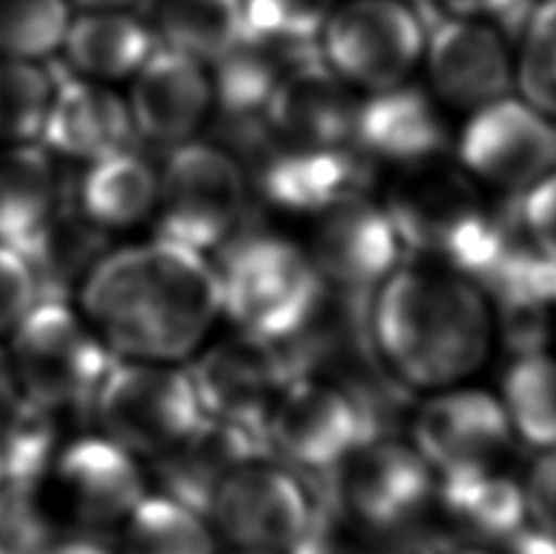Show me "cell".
Instances as JSON below:
<instances>
[{"label": "cell", "mask_w": 556, "mask_h": 554, "mask_svg": "<svg viewBox=\"0 0 556 554\" xmlns=\"http://www.w3.org/2000/svg\"><path fill=\"white\" fill-rule=\"evenodd\" d=\"M123 554H217V532L203 513L164 493H147L121 528Z\"/></svg>", "instance_id": "f546056e"}, {"label": "cell", "mask_w": 556, "mask_h": 554, "mask_svg": "<svg viewBox=\"0 0 556 554\" xmlns=\"http://www.w3.org/2000/svg\"><path fill=\"white\" fill-rule=\"evenodd\" d=\"M359 101L323 54L305 59L283 76L266 105L276 140L311 147L354 144V117Z\"/></svg>", "instance_id": "44dd1931"}, {"label": "cell", "mask_w": 556, "mask_h": 554, "mask_svg": "<svg viewBox=\"0 0 556 554\" xmlns=\"http://www.w3.org/2000/svg\"><path fill=\"white\" fill-rule=\"evenodd\" d=\"M315 513L301 477L271 454L232 471L207 508L217 538L240 552L291 554L305 538Z\"/></svg>", "instance_id": "9c48e42d"}, {"label": "cell", "mask_w": 556, "mask_h": 554, "mask_svg": "<svg viewBox=\"0 0 556 554\" xmlns=\"http://www.w3.org/2000/svg\"><path fill=\"white\" fill-rule=\"evenodd\" d=\"M266 454L269 450L260 435L203 415L186 438L152 459V467L164 496L207 516L227 477L242 464Z\"/></svg>", "instance_id": "7402d4cb"}, {"label": "cell", "mask_w": 556, "mask_h": 554, "mask_svg": "<svg viewBox=\"0 0 556 554\" xmlns=\"http://www.w3.org/2000/svg\"><path fill=\"white\" fill-rule=\"evenodd\" d=\"M74 3L84 5L86 10H111V8H125L135 3V0H74Z\"/></svg>", "instance_id": "ee69618b"}, {"label": "cell", "mask_w": 556, "mask_h": 554, "mask_svg": "<svg viewBox=\"0 0 556 554\" xmlns=\"http://www.w3.org/2000/svg\"><path fill=\"white\" fill-rule=\"evenodd\" d=\"M135 137L127 98L86 76L54 81L39 140L72 162H93L130 147Z\"/></svg>", "instance_id": "603a6c76"}, {"label": "cell", "mask_w": 556, "mask_h": 554, "mask_svg": "<svg viewBox=\"0 0 556 554\" xmlns=\"http://www.w3.org/2000/svg\"><path fill=\"white\" fill-rule=\"evenodd\" d=\"M410 442L437 479L501 467L518 444L501 395L469 383L432 391L410 413Z\"/></svg>", "instance_id": "7c38bea8"}, {"label": "cell", "mask_w": 556, "mask_h": 554, "mask_svg": "<svg viewBox=\"0 0 556 554\" xmlns=\"http://www.w3.org/2000/svg\"><path fill=\"white\" fill-rule=\"evenodd\" d=\"M56 440V413L23 399L0 425V479H47L59 454Z\"/></svg>", "instance_id": "1f68e13d"}, {"label": "cell", "mask_w": 556, "mask_h": 554, "mask_svg": "<svg viewBox=\"0 0 556 554\" xmlns=\"http://www.w3.org/2000/svg\"><path fill=\"white\" fill-rule=\"evenodd\" d=\"M366 440L369 425L352 395L313 374L293 376L264 425L271 457L315 477H330Z\"/></svg>", "instance_id": "30bf717a"}, {"label": "cell", "mask_w": 556, "mask_h": 554, "mask_svg": "<svg viewBox=\"0 0 556 554\" xmlns=\"http://www.w3.org/2000/svg\"><path fill=\"white\" fill-rule=\"evenodd\" d=\"M23 399L25 393L20 389V381L13 364H10L8 350H0V425L10 418V413L23 403Z\"/></svg>", "instance_id": "b9f144b4"}, {"label": "cell", "mask_w": 556, "mask_h": 554, "mask_svg": "<svg viewBox=\"0 0 556 554\" xmlns=\"http://www.w3.org/2000/svg\"><path fill=\"white\" fill-rule=\"evenodd\" d=\"M247 162H254L247 176L264 201L293 215H320L344 198L366 193L369 181V160L356 144H291L271 133Z\"/></svg>", "instance_id": "e0dca14e"}, {"label": "cell", "mask_w": 556, "mask_h": 554, "mask_svg": "<svg viewBox=\"0 0 556 554\" xmlns=\"http://www.w3.org/2000/svg\"><path fill=\"white\" fill-rule=\"evenodd\" d=\"M35 554H113L98 540L74 538V540H52Z\"/></svg>", "instance_id": "7bdbcfd3"}, {"label": "cell", "mask_w": 556, "mask_h": 554, "mask_svg": "<svg viewBox=\"0 0 556 554\" xmlns=\"http://www.w3.org/2000/svg\"><path fill=\"white\" fill-rule=\"evenodd\" d=\"M78 295L84 318L123 360L188 362L223 318L215 262L159 235L105 252Z\"/></svg>", "instance_id": "6da1fadb"}, {"label": "cell", "mask_w": 556, "mask_h": 554, "mask_svg": "<svg viewBox=\"0 0 556 554\" xmlns=\"http://www.w3.org/2000/svg\"><path fill=\"white\" fill-rule=\"evenodd\" d=\"M332 8V0H244V33L317 42Z\"/></svg>", "instance_id": "8d00e7d4"}, {"label": "cell", "mask_w": 556, "mask_h": 554, "mask_svg": "<svg viewBox=\"0 0 556 554\" xmlns=\"http://www.w3.org/2000/svg\"><path fill=\"white\" fill-rule=\"evenodd\" d=\"M59 198V176L42 147L0 144V242L23 244L54 211Z\"/></svg>", "instance_id": "83f0119b"}, {"label": "cell", "mask_w": 556, "mask_h": 554, "mask_svg": "<svg viewBox=\"0 0 556 554\" xmlns=\"http://www.w3.org/2000/svg\"><path fill=\"white\" fill-rule=\"evenodd\" d=\"M399 172L381 203L405 260L452 266L476 281L520 232V196L491 203L462 164L434 160Z\"/></svg>", "instance_id": "3957f363"}, {"label": "cell", "mask_w": 556, "mask_h": 554, "mask_svg": "<svg viewBox=\"0 0 556 554\" xmlns=\"http://www.w3.org/2000/svg\"><path fill=\"white\" fill-rule=\"evenodd\" d=\"M456 554H503V552H491L485 547H471V550H459Z\"/></svg>", "instance_id": "f6af8a7d"}, {"label": "cell", "mask_w": 556, "mask_h": 554, "mask_svg": "<svg viewBox=\"0 0 556 554\" xmlns=\"http://www.w3.org/2000/svg\"><path fill=\"white\" fill-rule=\"evenodd\" d=\"M252 181L242 162L220 144H178L159 172L156 235L203 254L240 235Z\"/></svg>", "instance_id": "5b68a950"}, {"label": "cell", "mask_w": 556, "mask_h": 554, "mask_svg": "<svg viewBox=\"0 0 556 554\" xmlns=\"http://www.w3.org/2000/svg\"><path fill=\"white\" fill-rule=\"evenodd\" d=\"M317 42L344 84L376 93L408 81L425 56L427 29L403 0H350L332 8Z\"/></svg>", "instance_id": "ba28073f"}, {"label": "cell", "mask_w": 556, "mask_h": 554, "mask_svg": "<svg viewBox=\"0 0 556 554\" xmlns=\"http://www.w3.org/2000/svg\"><path fill=\"white\" fill-rule=\"evenodd\" d=\"M501 401L518 442L538 452L556 448V354L542 350L513 357Z\"/></svg>", "instance_id": "f1b7e54d"}, {"label": "cell", "mask_w": 556, "mask_h": 554, "mask_svg": "<svg viewBox=\"0 0 556 554\" xmlns=\"http://www.w3.org/2000/svg\"><path fill=\"white\" fill-rule=\"evenodd\" d=\"M528 522L556 536V448L538 452L522 477Z\"/></svg>", "instance_id": "60d3db41"}, {"label": "cell", "mask_w": 556, "mask_h": 554, "mask_svg": "<svg viewBox=\"0 0 556 554\" xmlns=\"http://www.w3.org/2000/svg\"><path fill=\"white\" fill-rule=\"evenodd\" d=\"M8 357L25 399L56 415L93 405L115 362L93 325L66 301H37L10 332Z\"/></svg>", "instance_id": "8992f818"}, {"label": "cell", "mask_w": 556, "mask_h": 554, "mask_svg": "<svg viewBox=\"0 0 556 554\" xmlns=\"http://www.w3.org/2000/svg\"><path fill=\"white\" fill-rule=\"evenodd\" d=\"M427 33L430 91L442 105L473 113L510 93L515 64L508 42L491 20L442 17Z\"/></svg>", "instance_id": "ac0fdd59"}, {"label": "cell", "mask_w": 556, "mask_h": 554, "mask_svg": "<svg viewBox=\"0 0 556 554\" xmlns=\"http://www.w3.org/2000/svg\"><path fill=\"white\" fill-rule=\"evenodd\" d=\"M456 156L481 186L520 196L556 169V121L522 98L505 96L471 113Z\"/></svg>", "instance_id": "5bb4252c"}, {"label": "cell", "mask_w": 556, "mask_h": 554, "mask_svg": "<svg viewBox=\"0 0 556 554\" xmlns=\"http://www.w3.org/2000/svg\"><path fill=\"white\" fill-rule=\"evenodd\" d=\"M127 108L137 137L174 150L195 140L215 113L213 78L198 59L168 45L154 47L135 72Z\"/></svg>", "instance_id": "d6986e66"}, {"label": "cell", "mask_w": 556, "mask_h": 554, "mask_svg": "<svg viewBox=\"0 0 556 554\" xmlns=\"http://www.w3.org/2000/svg\"><path fill=\"white\" fill-rule=\"evenodd\" d=\"M434 503L456 538L481 545L501 547L528 522L522 479L508 464L437 479Z\"/></svg>", "instance_id": "cb8c5ba5"}, {"label": "cell", "mask_w": 556, "mask_h": 554, "mask_svg": "<svg viewBox=\"0 0 556 554\" xmlns=\"http://www.w3.org/2000/svg\"><path fill=\"white\" fill-rule=\"evenodd\" d=\"M68 23L66 0H0V56L35 62L52 54Z\"/></svg>", "instance_id": "836d02e7"}, {"label": "cell", "mask_w": 556, "mask_h": 554, "mask_svg": "<svg viewBox=\"0 0 556 554\" xmlns=\"http://www.w3.org/2000/svg\"><path fill=\"white\" fill-rule=\"evenodd\" d=\"M54 81L29 59L0 56V144L37 142Z\"/></svg>", "instance_id": "d6a6232c"}, {"label": "cell", "mask_w": 556, "mask_h": 554, "mask_svg": "<svg viewBox=\"0 0 556 554\" xmlns=\"http://www.w3.org/2000/svg\"><path fill=\"white\" fill-rule=\"evenodd\" d=\"M520 221L534 250L556 264V169L520 193Z\"/></svg>", "instance_id": "ab89813d"}, {"label": "cell", "mask_w": 556, "mask_h": 554, "mask_svg": "<svg viewBox=\"0 0 556 554\" xmlns=\"http://www.w3.org/2000/svg\"><path fill=\"white\" fill-rule=\"evenodd\" d=\"M52 503L91 536L125 526L147 496V479L135 454L111 438H81L59 450L52 464Z\"/></svg>", "instance_id": "2e32d148"}, {"label": "cell", "mask_w": 556, "mask_h": 554, "mask_svg": "<svg viewBox=\"0 0 556 554\" xmlns=\"http://www.w3.org/2000/svg\"><path fill=\"white\" fill-rule=\"evenodd\" d=\"M72 201L103 232H121L154 215L159 172L142 154L125 150L86 162Z\"/></svg>", "instance_id": "484cf974"}, {"label": "cell", "mask_w": 556, "mask_h": 554, "mask_svg": "<svg viewBox=\"0 0 556 554\" xmlns=\"http://www.w3.org/2000/svg\"><path fill=\"white\" fill-rule=\"evenodd\" d=\"M105 242L108 232L86 221L72 201L59 198L47 221L15 250L33 269L39 301H66L105 254Z\"/></svg>", "instance_id": "d4e9b609"}, {"label": "cell", "mask_w": 556, "mask_h": 554, "mask_svg": "<svg viewBox=\"0 0 556 554\" xmlns=\"http://www.w3.org/2000/svg\"><path fill=\"white\" fill-rule=\"evenodd\" d=\"M354 144L369 162L395 169L444 160L452 135L432 91L401 84L369 93L354 117Z\"/></svg>", "instance_id": "ffe728a7"}, {"label": "cell", "mask_w": 556, "mask_h": 554, "mask_svg": "<svg viewBox=\"0 0 556 554\" xmlns=\"http://www.w3.org/2000/svg\"><path fill=\"white\" fill-rule=\"evenodd\" d=\"M515 84L522 101L556 121V0H542L522 25Z\"/></svg>", "instance_id": "e575fe53"}, {"label": "cell", "mask_w": 556, "mask_h": 554, "mask_svg": "<svg viewBox=\"0 0 556 554\" xmlns=\"http://www.w3.org/2000/svg\"><path fill=\"white\" fill-rule=\"evenodd\" d=\"M369 320L381 362L410 391L469 383L495 350L489 295L437 262L403 260L374 291Z\"/></svg>", "instance_id": "7a4b0ae2"}, {"label": "cell", "mask_w": 556, "mask_h": 554, "mask_svg": "<svg viewBox=\"0 0 556 554\" xmlns=\"http://www.w3.org/2000/svg\"><path fill=\"white\" fill-rule=\"evenodd\" d=\"M237 554H269V552H237Z\"/></svg>", "instance_id": "bcb514c9"}, {"label": "cell", "mask_w": 556, "mask_h": 554, "mask_svg": "<svg viewBox=\"0 0 556 554\" xmlns=\"http://www.w3.org/2000/svg\"><path fill=\"white\" fill-rule=\"evenodd\" d=\"M159 29L168 47L215 64L244 35V0H159Z\"/></svg>", "instance_id": "4dcf8cb0"}, {"label": "cell", "mask_w": 556, "mask_h": 554, "mask_svg": "<svg viewBox=\"0 0 556 554\" xmlns=\"http://www.w3.org/2000/svg\"><path fill=\"white\" fill-rule=\"evenodd\" d=\"M330 477L337 506L369 532L403 528L434 506V471L413 442L395 435L362 442Z\"/></svg>", "instance_id": "4fadbf2b"}, {"label": "cell", "mask_w": 556, "mask_h": 554, "mask_svg": "<svg viewBox=\"0 0 556 554\" xmlns=\"http://www.w3.org/2000/svg\"><path fill=\"white\" fill-rule=\"evenodd\" d=\"M62 47L78 76L105 84L135 76L154 52V37L144 23L121 13V8L88 10L68 23Z\"/></svg>", "instance_id": "4316f807"}, {"label": "cell", "mask_w": 556, "mask_h": 554, "mask_svg": "<svg viewBox=\"0 0 556 554\" xmlns=\"http://www.w3.org/2000/svg\"><path fill=\"white\" fill-rule=\"evenodd\" d=\"M39 301L33 269L13 244L0 242V338H10Z\"/></svg>", "instance_id": "74e56055"}, {"label": "cell", "mask_w": 556, "mask_h": 554, "mask_svg": "<svg viewBox=\"0 0 556 554\" xmlns=\"http://www.w3.org/2000/svg\"><path fill=\"white\" fill-rule=\"evenodd\" d=\"M105 438L139 459H156L203 420L188 369L172 362H113L93 399Z\"/></svg>", "instance_id": "52a82bcc"}, {"label": "cell", "mask_w": 556, "mask_h": 554, "mask_svg": "<svg viewBox=\"0 0 556 554\" xmlns=\"http://www.w3.org/2000/svg\"><path fill=\"white\" fill-rule=\"evenodd\" d=\"M305 247L327 289L371 299L405 260L399 232L369 193H356L313 217Z\"/></svg>", "instance_id": "9a60e30c"}, {"label": "cell", "mask_w": 556, "mask_h": 554, "mask_svg": "<svg viewBox=\"0 0 556 554\" xmlns=\"http://www.w3.org/2000/svg\"><path fill=\"white\" fill-rule=\"evenodd\" d=\"M413 10L420 15L425 29L442 17H481L522 29L530 15V0H415Z\"/></svg>", "instance_id": "f35d334b"}, {"label": "cell", "mask_w": 556, "mask_h": 554, "mask_svg": "<svg viewBox=\"0 0 556 554\" xmlns=\"http://www.w3.org/2000/svg\"><path fill=\"white\" fill-rule=\"evenodd\" d=\"M217 266L223 318L260 338L286 342L313 318L325 284L305 247L276 232L237 235Z\"/></svg>", "instance_id": "277c9868"}, {"label": "cell", "mask_w": 556, "mask_h": 554, "mask_svg": "<svg viewBox=\"0 0 556 554\" xmlns=\"http://www.w3.org/2000/svg\"><path fill=\"white\" fill-rule=\"evenodd\" d=\"M188 362L203 415L264 440V425L295 376L283 344L235 330L220 340H207Z\"/></svg>", "instance_id": "8fae6325"}, {"label": "cell", "mask_w": 556, "mask_h": 554, "mask_svg": "<svg viewBox=\"0 0 556 554\" xmlns=\"http://www.w3.org/2000/svg\"><path fill=\"white\" fill-rule=\"evenodd\" d=\"M47 479H0V547L10 554H35L54 538V503Z\"/></svg>", "instance_id": "d590c367"}]
</instances>
